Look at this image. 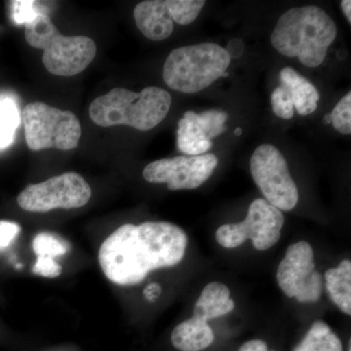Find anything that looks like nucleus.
<instances>
[{"mask_svg": "<svg viewBox=\"0 0 351 351\" xmlns=\"http://www.w3.org/2000/svg\"><path fill=\"white\" fill-rule=\"evenodd\" d=\"M348 351H351V346H350V350H348Z\"/></svg>", "mask_w": 351, "mask_h": 351, "instance_id": "nucleus-32", "label": "nucleus"}, {"mask_svg": "<svg viewBox=\"0 0 351 351\" xmlns=\"http://www.w3.org/2000/svg\"><path fill=\"white\" fill-rule=\"evenodd\" d=\"M21 232V226L17 223L0 221V250H4L17 239Z\"/></svg>", "mask_w": 351, "mask_h": 351, "instance_id": "nucleus-25", "label": "nucleus"}, {"mask_svg": "<svg viewBox=\"0 0 351 351\" xmlns=\"http://www.w3.org/2000/svg\"><path fill=\"white\" fill-rule=\"evenodd\" d=\"M294 351H343L339 337L324 321H316Z\"/></svg>", "mask_w": 351, "mask_h": 351, "instance_id": "nucleus-18", "label": "nucleus"}, {"mask_svg": "<svg viewBox=\"0 0 351 351\" xmlns=\"http://www.w3.org/2000/svg\"><path fill=\"white\" fill-rule=\"evenodd\" d=\"M239 351H269V348L262 339H253L245 343Z\"/></svg>", "mask_w": 351, "mask_h": 351, "instance_id": "nucleus-28", "label": "nucleus"}, {"mask_svg": "<svg viewBox=\"0 0 351 351\" xmlns=\"http://www.w3.org/2000/svg\"><path fill=\"white\" fill-rule=\"evenodd\" d=\"M91 196V186L84 178L69 172L27 186L18 196L17 202L25 211L45 213L85 206Z\"/></svg>", "mask_w": 351, "mask_h": 351, "instance_id": "nucleus-9", "label": "nucleus"}, {"mask_svg": "<svg viewBox=\"0 0 351 351\" xmlns=\"http://www.w3.org/2000/svg\"><path fill=\"white\" fill-rule=\"evenodd\" d=\"M11 6H12L14 21L19 25L27 24L34 20L38 14L44 13L36 10V1H32V0L11 1Z\"/></svg>", "mask_w": 351, "mask_h": 351, "instance_id": "nucleus-23", "label": "nucleus"}, {"mask_svg": "<svg viewBox=\"0 0 351 351\" xmlns=\"http://www.w3.org/2000/svg\"><path fill=\"white\" fill-rule=\"evenodd\" d=\"M272 110L276 117L283 119H293L295 114L294 104L291 95L283 86L277 87L271 94Z\"/></svg>", "mask_w": 351, "mask_h": 351, "instance_id": "nucleus-22", "label": "nucleus"}, {"mask_svg": "<svg viewBox=\"0 0 351 351\" xmlns=\"http://www.w3.org/2000/svg\"><path fill=\"white\" fill-rule=\"evenodd\" d=\"M69 245L64 240L51 233L41 232L32 240V250L36 256L56 258L69 251Z\"/></svg>", "mask_w": 351, "mask_h": 351, "instance_id": "nucleus-20", "label": "nucleus"}, {"mask_svg": "<svg viewBox=\"0 0 351 351\" xmlns=\"http://www.w3.org/2000/svg\"><path fill=\"white\" fill-rule=\"evenodd\" d=\"M331 119L332 126L343 135L351 134V92L341 99L332 110Z\"/></svg>", "mask_w": 351, "mask_h": 351, "instance_id": "nucleus-21", "label": "nucleus"}, {"mask_svg": "<svg viewBox=\"0 0 351 351\" xmlns=\"http://www.w3.org/2000/svg\"><path fill=\"white\" fill-rule=\"evenodd\" d=\"M32 272L36 276L46 277V278H56L61 276L63 267L55 261L54 258L38 256Z\"/></svg>", "mask_w": 351, "mask_h": 351, "instance_id": "nucleus-24", "label": "nucleus"}, {"mask_svg": "<svg viewBox=\"0 0 351 351\" xmlns=\"http://www.w3.org/2000/svg\"><path fill=\"white\" fill-rule=\"evenodd\" d=\"M25 142L32 151L75 149L82 137V125L75 113L36 101L22 113Z\"/></svg>", "mask_w": 351, "mask_h": 351, "instance_id": "nucleus-6", "label": "nucleus"}, {"mask_svg": "<svg viewBox=\"0 0 351 351\" xmlns=\"http://www.w3.org/2000/svg\"><path fill=\"white\" fill-rule=\"evenodd\" d=\"M337 32L336 24L323 9L297 7L279 18L270 40L283 56L297 57L304 66L316 68L324 62Z\"/></svg>", "mask_w": 351, "mask_h": 351, "instance_id": "nucleus-2", "label": "nucleus"}, {"mask_svg": "<svg viewBox=\"0 0 351 351\" xmlns=\"http://www.w3.org/2000/svg\"><path fill=\"white\" fill-rule=\"evenodd\" d=\"M284 221L280 210L258 198L251 203L243 221L219 226L216 239L226 249L237 248L247 239H251L254 248L258 251L269 250L280 239Z\"/></svg>", "mask_w": 351, "mask_h": 351, "instance_id": "nucleus-7", "label": "nucleus"}, {"mask_svg": "<svg viewBox=\"0 0 351 351\" xmlns=\"http://www.w3.org/2000/svg\"><path fill=\"white\" fill-rule=\"evenodd\" d=\"M172 98L166 90L145 88L140 93L114 88L92 101L89 114L97 125H127L149 131L158 125L169 112Z\"/></svg>", "mask_w": 351, "mask_h": 351, "instance_id": "nucleus-3", "label": "nucleus"}, {"mask_svg": "<svg viewBox=\"0 0 351 351\" xmlns=\"http://www.w3.org/2000/svg\"><path fill=\"white\" fill-rule=\"evenodd\" d=\"M20 122L19 108L15 100L9 97L0 98V149L12 144Z\"/></svg>", "mask_w": 351, "mask_h": 351, "instance_id": "nucleus-19", "label": "nucleus"}, {"mask_svg": "<svg viewBox=\"0 0 351 351\" xmlns=\"http://www.w3.org/2000/svg\"><path fill=\"white\" fill-rule=\"evenodd\" d=\"M277 282L284 294L301 302H317L323 278L316 271L313 247L306 241L290 245L277 269Z\"/></svg>", "mask_w": 351, "mask_h": 351, "instance_id": "nucleus-10", "label": "nucleus"}, {"mask_svg": "<svg viewBox=\"0 0 351 351\" xmlns=\"http://www.w3.org/2000/svg\"><path fill=\"white\" fill-rule=\"evenodd\" d=\"M242 134V129L241 128H237L234 131V135L235 136H240Z\"/></svg>", "mask_w": 351, "mask_h": 351, "instance_id": "nucleus-31", "label": "nucleus"}, {"mask_svg": "<svg viewBox=\"0 0 351 351\" xmlns=\"http://www.w3.org/2000/svg\"><path fill=\"white\" fill-rule=\"evenodd\" d=\"M252 177L265 200L282 211L294 209L299 201L297 184L291 177L285 157L272 145H262L253 152Z\"/></svg>", "mask_w": 351, "mask_h": 351, "instance_id": "nucleus-8", "label": "nucleus"}, {"mask_svg": "<svg viewBox=\"0 0 351 351\" xmlns=\"http://www.w3.org/2000/svg\"><path fill=\"white\" fill-rule=\"evenodd\" d=\"M228 119V113L221 110H207L200 114L186 112L178 125V149L188 156H202L211 149L212 138L226 130Z\"/></svg>", "mask_w": 351, "mask_h": 351, "instance_id": "nucleus-13", "label": "nucleus"}, {"mask_svg": "<svg viewBox=\"0 0 351 351\" xmlns=\"http://www.w3.org/2000/svg\"><path fill=\"white\" fill-rule=\"evenodd\" d=\"M328 294L343 313L351 314V263L343 260L325 274Z\"/></svg>", "mask_w": 351, "mask_h": 351, "instance_id": "nucleus-17", "label": "nucleus"}, {"mask_svg": "<svg viewBox=\"0 0 351 351\" xmlns=\"http://www.w3.org/2000/svg\"><path fill=\"white\" fill-rule=\"evenodd\" d=\"M188 242L186 232L168 221L126 223L103 242L99 263L112 282L136 285L154 270L179 265Z\"/></svg>", "mask_w": 351, "mask_h": 351, "instance_id": "nucleus-1", "label": "nucleus"}, {"mask_svg": "<svg viewBox=\"0 0 351 351\" xmlns=\"http://www.w3.org/2000/svg\"><path fill=\"white\" fill-rule=\"evenodd\" d=\"M214 338L213 330L208 323L193 316L173 330L171 341L178 350L201 351L209 348Z\"/></svg>", "mask_w": 351, "mask_h": 351, "instance_id": "nucleus-16", "label": "nucleus"}, {"mask_svg": "<svg viewBox=\"0 0 351 351\" xmlns=\"http://www.w3.org/2000/svg\"><path fill=\"white\" fill-rule=\"evenodd\" d=\"M218 158L213 154L160 159L145 166L143 176L152 184H166L170 191L199 188L213 174Z\"/></svg>", "mask_w": 351, "mask_h": 351, "instance_id": "nucleus-12", "label": "nucleus"}, {"mask_svg": "<svg viewBox=\"0 0 351 351\" xmlns=\"http://www.w3.org/2000/svg\"><path fill=\"white\" fill-rule=\"evenodd\" d=\"M235 302L230 299V291L225 284L212 282L203 289L196 302L193 317L208 321L232 313Z\"/></svg>", "mask_w": 351, "mask_h": 351, "instance_id": "nucleus-14", "label": "nucleus"}, {"mask_svg": "<svg viewBox=\"0 0 351 351\" xmlns=\"http://www.w3.org/2000/svg\"><path fill=\"white\" fill-rule=\"evenodd\" d=\"M244 49L245 45L243 41L239 38H234L230 40L226 48V52H228L230 59H239V58L243 55Z\"/></svg>", "mask_w": 351, "mask_h": 351, "instance_id": "nucleus-26", "label": "nucleus"}, {"mask_svg": "<svg viewBox=\"0 0 351 351\" xmlns=\"http://www.w3.org/2000/svg\"><path fill=\"white\" fill-rule=\"evenodd\" d=\"M332 122L331 119V114H326L324 117V123L325 124H330Z\"/></svg>", "mask_w": 351, "mask_h": 351, "instance_id": "nucleus-30", "label": "nucleus"}, {"mask_svg": "<svg viewBox=\"0 0 351 351\" xmlns=\"http://www.w3.org/2000/svg\"><path fill=\"white\" fill-rule=\"evenodd\" d=\"M230 60L225 48L216 43L177 48L164 64V82L176 91L197 93L223 77Z\"/></svg>", "mask_w": 351, "mask_h": 351, "instance_id": "nucleus-5", "label": "nucleus"}, {"mask_svg": "<svg viewBox=\"0 0 351 351\" xmlns=\"http://www.w3.org/2000/svg\"><path fill=\"white\" fill-rule=\"evenodd\" d=\"M279 77L281 86L291 95L294 108L300 115H308L315 112L320 96L313 83L289 66L280 71Z\"/></svg>", "mask_w": 351, "mask_h": 351, "instance_id": "nucleus-15", "label": "nucleus"}, {"mask_svg": "<svg viewBox=\"0 0 351 351\" xmlns=\"http://www.w3.org/2000/svg\"><path fill=\"white\" fill-rule=\"evenodd\" d=\"M204 0H147L134 10L136 25L151 40L161 41L174 31V22L181 25L191 24L199 16Z\"/></svg>", "mask_w": 351, "mask_h": 351, "instance_id": "nucleus-11", "label": "nucleus"}, {"mask_svg": "<svg viewBox=\"0 0 351 351\" xmlns=\"http://www.w3.org/2000/svg\"><path fill=\"white\" fill-rule=\"evenodd\" d=\"M341 7L343 9V13H345V16L346 19H348V23L351 24V1L350 0H343L341 2Z\"/></svg>", "mask_w": 351, "mask_h": 351, "instance_id": "nucleus-29", "label": "nucleus"}, {"mask_svg": "<svg viewBox=\"0 0 351 351\" xmlns=\"http://www.w3.org/2000/svg\"><path fill=\"white\" fill-rule=\"evenodd\" d=\"M161 293H162V288H161L160 284L158 283L149 284L144 290L145 299L152 302H156L160 297Z\"/></svg>", "mask_w": 351, "mask_h": 351, "instance_id": "nucleus-27", "label": "nucleus"}, {"mask_svg": "<svg viewBox=\"0 0 351 351\" xmlns=\"http://www.w3.org/2000/svg\"><path fill=\"white\" fill-rule=\"evenodd\" d=\"M25 36L32 47L43 50L44 66L54 75H78L92 63L97 54L93 39L63 36L45 13L38 14L25 24Z\"/></svg>", "mask_w": 351, "mask_h": 351, "instance_id": "nucleus-4", "label": "nucleus"}]
</instances>
